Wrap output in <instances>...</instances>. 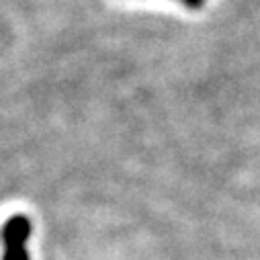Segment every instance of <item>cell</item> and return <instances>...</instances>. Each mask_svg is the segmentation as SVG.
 Returning <instances> with one entry per match:
<instances>
[{"label":"cell","mask_w":260,"mask_h":260,"mask_svg":"<svg viewBox=\"0 0 260 260\" xmlns=\"http://www.w3.org/2000/svg\"><path fill=\"white\" fill-rule=\"evenodd\" d=\"M31 236V221L23 215H15L3 230L5 260H31L27 252V240Z\"/></svg>","instance_id":"6da1fadb"},{"label":"cell","mask_w":260,"mask_h":260,"mask_svg":"<svg viewBox=\"0 0 260 260\" xmlns=\"http://www.w3.org/2000/svg\"><path fill=\"white\" fill-rule=\"evenodd\" d=\"M180 3H182L186 9H190V11H199V9L203 7L205 0H180Z\"/></svg>","instance_id":"7a4b0ae2"}]
</instances>
